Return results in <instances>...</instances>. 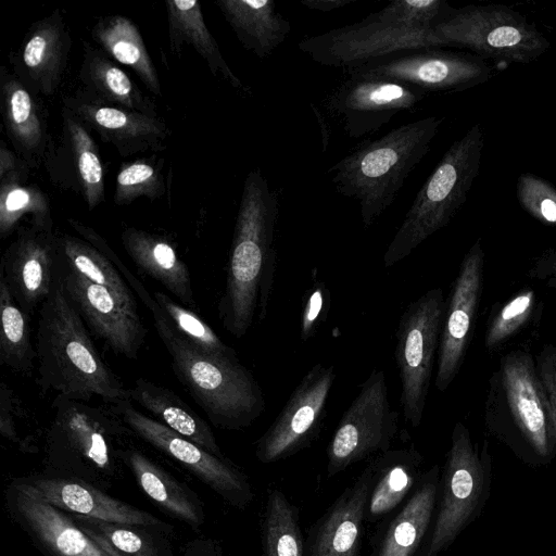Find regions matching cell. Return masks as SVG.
Returning a JSON list of instances; mask_svg holds the SVG:
<instances>
[{
    "mask_svg": "<svg viewBox=\"0 0 556 556\" xmlns=\"http://www.w3.org/2000/svg\"><path fill=\"white\" fill-rule=\"evenodd\" d=\"M52 407L45 440L48 470L109 488L118 478L121 453L135 433L110 405L93 406L56 394Z\"/></svg>",
    "mask_w": 556,
    "mask_h": 556,
    "instance_id": "4",
    "label": "cell"
},
{
    "mask_svg": "<svg viewBox=\"0 0 556 556\" xmlns=\"http://www.w3.org/2000/svg\"><path fill=\"white\" fill-rule=\"evenodd\" d=\"M30 414L20 396L4 381L0 383V434L25 451L22 426L29 425Z\"/></svg>",
    "mask_w": 556,
    "mask_h": 556,
    "instance_id": "46",
    "label": "cell"
},
{
    "mask_svg": "<svg viewBox=\"0 0 556 556\" xmlns=\"http://www.w3.org/2000/svg\"><path fill=\"white\" fill-rule=\"evenodd\" d=\"M517 198L521 207L540 223L556 227V188L530 173L517 180Z\"/></svg>",
    "mask_w": 556,
    "mask_h": 556,
    "instance_id": "45",
    "label": "cell"
},
{
    "mask_svg": "<svg viewBox=\"0 0 556 556\" xmlns=\"http://www.w3.org/2000/svg\"><path fill=\"white\" fill-rule=\"evenodd\" d=\"M443 117L404 124L368 141L328 169L338 193L357 200L365 228L394 202L407 177L430 150Z\"/></svg>",
    "mask_w": 556,
    "mask_h": 556,
    "instance_id": "3",
    "label": "cell"
},
{
    "mask_svg": "<svg viewBox=\"0 0 556 556\" xmlns=\"http://www.w3.org/2000/svg\"><path fill=\"white\" fill-rule=\"evenodd\" d=\"M356 484L349 489L324 517L312 548V556H356L368 501L367 468Z\"/></svg>",
    "mask_w": 556,
    "mask_h": 556,
    "instance_id": "32",
    "label": "cell"
},
{
    "mask_svg": "<svg viewBox=\"0 0 556 556\" xmlns=\"http://www.w3.org/2000/svg\"><path fill=\"white\" fill-rule=\"evenodd\" d=\"M61 261L89 281L116 294L130 311L138 312L136 299L118 268L97 248L72 235L58 236Z\"/></svg>",
    "mask_w": 556,
    "mask_h": 556,
    "instance_id": "36",
    "label": "cell"
},
{
    "mask_svg": "<svg viewBox=\"0 0 556 556\" xmlns=\"http://www.w3.org/2000/svg\"><path fill=\"white\" fill-rule=\"evenodd\" d=\"M443 473V492L427 556L445 549L471 521L484 496L490 469L488 441L482 448L470 431L456 422Z\"/></svg>",
    "mask_w": 556,
    "mask_h": 556,
    "instance_id": "10",
    "label": "cell"
},
{
    "mask_svg": "<svg viewBox=\"0 0 556 556\" xmlns=\"http://www.w3.org/2000/svg\"><path fill=\"white\" fill-rule=\"evenodd\" d=\"M298 46L320 65L349 70L403 51L447 45L433 29L399 28L366 16L362 22L304 38Z\"/></svg>",
    "mask_w": 556,
    "mask_h": 556,
    "instance_id": "12",
    "label": "cell"
},
{
    "mask_svg": "<svg viewBox=\"0 0 556 556\" xmlns=\"http://www.w3.org/2000/svg\"><path fill=\"white\" fill-rule=\"evenodd\" d=\"M483 143V129L477 123L448 148L389 243L383 254L386 267L407 257L459 211L478 176Z\"/></svg>",
    "mask_w": 556,
    "mask_h": 556,
    "instance_id": "7",
    "label": "cell"
},
{
    "mask_svg": "<svg viewBox=\"0 0 556 556\" xmlns=\"http://www.w3.org/2000/svg\"><path fill=\"white\" fill-rule=\"evenodd\" d=\"M91 38L114 61L129 67L154 96H162L160 77L136 24L124 15L100 17Z\"/></svg>",
    "mask_w": 556,
    "mask_h": 556,
    "instance_id": "33",
    "label": "cell"
},
{
    "mask_svg": "<svg viewBox=\"0 0 556 556\" xmlns=\"http://www.w3.org/2000/svg\"><path fill=\"white\" fill-rule=\"evenodd\" d=\"M36 354L42 392L55 391L84 402L99 397L106 405L131 401L129 389L94 346L58 270L38 311Z\"/></svg>",
    "mask_w": 556,
    "mask_h": 556,
    "instance_id": "2",
    "label": "cell"
},
{
    "mask_svg": "<svg viewBox=\"0 0 556 556\" xmlns=\"http://www.w3.org/2000/svg\"><path fill=\"white\" fill-rule=\"evenodd\" d=\"M29 166L21 159L14 150L8 148L5 142L2 140L0 144V178L4 175L26 168Z\"/></svg>",
    "mask_w": 556,
    "mask_h": 556,
    "instance_id": "50",
    "label": "cell"
},
{
    "mask_svg": "<svg viewBox=\"0 0 556 556\" xmlns=\"http://www.w3.org/2000/svg\"><path fill=\"white\" fill-rule=\"evenodd\" d=\"M483 418L489 432L522 456L548 462L556 454L552 409L528 348L501 357L489 379Z\"/></svg>",
    "mask_w": 556,
    "mask_h": 556,
    "instance_id": "6",
    "label": "cell"
},
{
    "mask_svg": "<svg viewBox=\"0 0 556 556\" xmlns=\"http://www.w3.org/2000/svg\"><path fill=\"white\" fill-rule=\"evenodd\" d=\"M484 251L477 239L465 254L446 301L434 386L445 392L471 342L483 290Z\"/></svg>",
    "mask_w": 556,
    "mask_h": 556,
    "instance_id": "17",
    "label": "cell"
},
{
    "mask_svg": "<svg viewBox=\"0 0 556 556\" xmlns=\"http://www.w3.org/2000/svg\"><path fill=\"white\" fill-rule=\"evenodd\" d=\"M435 491L430 479L415 492L390 525L378 556H413L429 526Z\"/></svg>",
    "mask_w": 556,
    "mask_h": 556,
    "instance_id": "37",
    "label": "cell"
},
{
    "mask_svg": "<svg viewBox=\"0 0 556 556\" xmlns=\"http://www.w3.org/2000/svg\"><path fill=\"white\" fill-rule=\"evenodd\" d=\"M445 305L442 289L433 288L409 303L399 320L394 356L401 379L400 403L404 420L413 428L422 421Z\"/></svg>",
    "mask_w": 556,
    "mask_h": 556,
    "instance_id": "9",
    "label": "cell"
},
{
    "mask_svg": "<svg viewBox=\"0 0 556 556\" xmlns=\"http://www.w3.org/2000/svg\"><path fill=\"white\" fill-rule=\"evenodd\" d=\"M433 30L447 46L467 48L483 60L527 64L549 48L533 23L501 4L453 9Z\"/></svg>",
    "mask_w": 556,
    "mask_h": 556,
    "instance_id": "8",
    "label": "cell"
},
{
    "mask_svg": "<svg viewBox=\"0 0 556 556\" xmlns=\"http://www.w3.org/2000/svg\"><path fill=\"white\" fill-rule=\"evenodd\" d=\"M355 0H301V4L316 11L330 12L344 8Z\"/></svg>",
    "mask_w": 556,
    "mask_h": 556,
    "instance_id": "52",
    "label": "cell"
},
{
    "mask_svg": "<svg viewBox=\"0 0 556 556\" xmlns=\"http://www.w3.org/2000/svg\"><path fill=\"white\" fill-rule=\"evenodd\" d=\"M452 10L442 0H395L368 16L399 28L432 30Z\"/></svg>",
    "mask_w": 556,
    "mask_h": 556,
    "instance_id": "44",
    "label": "cell"
},
{
    "mask_svg": "<svg viewBox=\"0 0 556 556\" xmlns=\"http://www.w3.org/2000/svg\"><path fill=\"white\" fill-rule=\"evenodd\" d=\"M56 270L68 298L93 333L116 354L136 359L147 336L138 312L128 309L110 289L74 271L60 255Z\"/></svg>",
    "mask_w": 556,
    "mask_h": 556,
    "instance_id": "20",
    "label": "cell"
},
{
    "mask_svg": "<svg viewBox=\"0 0 556 556\" xmlns=\"http://www.w3.org/2000/svg\"><path fill=\"white\" fill-rule=\"evenodd\" d=\"M184 556H220V554L213 541L197 539L187 544Z\"/></svg>",
    "mask_w": 556,
    "mask_h": 556,
    "instance_id": "51",
    "label": "cell"
},
{
    "mask_svg": "<svg viewBox=\"0 0 556 556\" xmlns=\"http://www.w3.org/2000/svg\"><path fill=\"white\" fill-rule=\"evenodd\" d=\"M421 456L414 448L387 451L375 463L380 476L371 492L369 513L381 516L405 497L417 478Z\"/></svg>",
    "mask_w": 556,
    "mask_h": 556,
    "instance_id": "38",
    "label": "cell"
},
{
    "mask_svg": "<svg viewBox=\"0 0 556 556\" xmlns=\"http://www.w3.org/2000/svg\"><path fill=\"white\" fill-rule=\"evenodd\" d=\"M0 109L14 152L30 169L38 168L52 140L46 113L37 97L5 66L0 70Z\"/></svg>",
    "mask_w": 556,
    "mask_h": 556,
    "instance_id": "25",
    "label": "cell"
},
{
    "mask_svg": "<svg viewBox=\"0 0 556 556\" xmlns=\"http://www.w3.org/2000/svg\"><path fill=\"white\" fill-rule=\"evenodd\" d=\"M53 506L89 518L155 527L173 533L174 527L152 514L116 500L81 479L56 473L23 477Z\"/></svg>",
    "mask_w": 556,
    "mask_h": 556,
    "instance_id": "24",
    "label": "cell"
},
{
    "mask_svg": "<svg viewBox=\"0 0 556 556\" xmlns=\"http://www.w3.org/2000/svg\"><path fill=\"white\" fill-rule=\"evenodd\" d=\"M5 509L33 544L46 556H110L73 520L50 504L23 478L4 491Z\"/></svg>",
    "mask_w": 556,
    "mask_h": 556,
    "instance_id": "18",
    "label": "cell"
},
{
    "mask_svg": "<svg viewBox=\"0 0 556 556\" xmlns=\"http://www.w3.org/2000/svg\"><path fill=\"white\" fill-rule=\"evenodd\" d=\"M539 300L534 289L527 287L494 305L484 332V346L489 353L503 349L539 316Z\"/></svg>",
    "mask_w": 556,
    "mask_h": 556,
    "instance_id": "40",
    "label": "cell"
},
{
    "mask_svg": "<svg viewBox=\"0 0 556 556\" xmlns=\"http://www.w3.org/2000/svg\"><path fill=\"white\" fill-rule=\"evenodd\" d=\"M278 213V198L267 179L258 168L250 170L242 188L226 286L218 303L224 329L237 339L267 315L277 264Z\"/></svg>",
    "mask_w": 556,
    "mask_h": 556,
    "instance_id": "1",
    "label": "cell"
},
{
    "mask_svg": "<svg viewBox=\"0 0 556 556\" xmlns=\"http://www.w3.org/2000/svg\"><path fill=\"white\" fill-rule=\"evenodd\" d=\"M164 159L155 154L121 164L113 194L116 205H127L144 197L151 201L165 193Z\"/></svg>",
    "mask_w": 556,
    "mask_h": 556,
    "instance_id": "42",
    "label": "cell"
},
{
    "mask_svg": "<svg viewBox=\"0 0 556 556\" xmlns=\"http://www.w3.org/2000/svg\"><path fill=\"white\" fill-rule=\"evenodd\" d=\"M263 534L265 556H303L296 513L278 490L268 496Z\"/></svg>",
    "mask_w": 556,
    "mask_h": 556,
    "instance_id": "43",
    "label": "cell"
},
{
    "mask_svg": "<svg viewBox=\"0 0 556 556\" xmlns=\"http://www.w3.org/2000/svg\"><path fill=\"white\" fill-rule=\"evenodd\" d=\"M131 431L173 458L229 504L244 507L252 498L245 476L226 457H218L137 410L131 401L110 405Z\"/></svg>",
    "mask_w": 556,
    "mask_h": 556,
    "instance_id": "14",
    "label": "cell"
},
{
    "mask_svg": "<svg viewBox=\"0 0 556 556\" xmlns=\"http://www.w3.org/2000/svg\"><path fill=\"white\" fill-rule=\"evenodd\" d=\"M59 261L58 236L23 225L1 258L2 278L13 299L29 316L49 296Z\"/></svg>",
    "mask_w": 556,
    "mask_h": 556,
    "instance_id": "21",
    "label": "cell"
},
{
    "mask_svg": "<svg viewBox=\"0 0 556 556\" xmlns=\"http://www.w3.org/2000/svg\"><path fill=\"white\" fill-rule=\"evenodd\" d=\"M527 275L531 279L543 281L556 275V248L548 249L535 257Z\"/></svg>",
    "mask_w": 556,
    "mask_h": 556,
    "instance_id": "49",
    "label": "cell"
},
{
    "mask_svg": "<svg viewBox=\"0 0 556 556\" xmlns=\"http://www.w3.org/2000/svg\"><path fill=\"white\" fill-rule=\"evenodd\" d=\"M383 370L374 369L343 413L327 447L328 472L336 475L372 453L387 452L399 430Z\"/></svg>",
    "mask_w": 556,
    "mask_h": 556,
    "instance_id": "11",
    "label": "cell"
},
{
    "mask_svg": "<svg viewBox=\"0 0 556 556\" xmlns=\"http://www.w3.org/2000/svg\"><path fill=\"white\" fill-rule=\"evenodd\" d=\"M61 129L51 140L42 166L52 185L80 197L89 211L104 200L105 173L99 148L90 130L62 106Z\"/></svg>",
    "mask_w": 556,
    "mask_h": 556,
    "instance_id": "19",
    "label": "cell"
},
{
    "mask_svg": "<svg viewBox=\"0 0 556 556\" xmlns=\"http://www.w3.org/2000/svg\"><path fill=\"white\" fill-rule=\"evenodd\" d=\"M72 36L60 10L35 22L10 55L12 73L36 97H53L63 79Z\"/></svg>",
    "mask_w": 556,
    "mask_h": 556,
    "instance_id": "23",
    "label": "cell"
},
{
    "mask_svg": "<svg viewBox=\"0 0 556 556\" xmlns=\"http://www.w3.org/2000/svg\"><path fill=\"white\" fill-rule=\"evenodd\" d=\"M121 239L139 269L160 282L182 305L197 309L190 271L170 240L135 227L125 228Z\"/></svg>",
    "mask_w": 556,
    "mask_h": 556,
    "instance_id": "26",
    "label": "cell"
},
{
    "mask_svg": "<svg viewBox=\"0 0 556 556\" xmlns=\"http://www.w3.org/2000/svg\"><path fill=\"white\" fill-rule=\"evenodd\" d=\"M153 298L177 333L194 349L219 358L237 357L236 351L195 311L178 303L163 291H155Z\"/></svg>",
    "mask_w": 556,
    "mask_h": 556,
    "instance_id": "41",
    "label": "cell"
},
{
    "mask_svg": "<svg viewBox=\"0 0 556 556\" xmlns=\"http://www.w3.org/2000/svg\"><path fill=\"white\" fill-rule=\"evenodd\" d=\"M70 515L110 556H175L170 533L159 528Z\"/></svg>",
    "mask_w": 556,
    "mask_h": 556,
    "instance_id": "35",
    "label": "cell"
},
{
    "mask_svg": "<svg viewBox=\"0 0 556 556\" xmlns=\"http://www.w3.org/2000/svg\"><path fill=\"white\" fill-rule=\"evenodd\" d=\"M0 362L8 368L29 374L37 357L30 341L29 315L13 299L0 278Z\"/></svg>",
    "mask_w": 556,
    "mask_h": 556,
    "instance_id": "39",
    "label": "cell"
},
{
    "mask_svg": "<svg viewBox=\"0 0 556 556\" xmlns=\"http://www.w3.org/2000/svg\"><path fill=\"white\" fill-rule=\"evenodd\" d=\"M544 281H545V285H546L548 288H551V289L555 290V292H556V275L548 277V278H547L546 280H544Z\"/></svg>",
    "mask_w": 556,
    "mask_h": 556,
    "instance_id": "53",
    "label": "cell"
},
{
    "mask_svg": "<svg viewBox=\"0 0 556 556\" xmlns=\"http://www.w3.org/2000/svg\"><path fill=\"white\" fill-rule=\"evenodd\" d=\"M215 4L241 45L260 59L271 54L291 30L271 0H216Z\"/></svg>",
    "mask_w": 556,
    "mask_h": 556,
    "instance_id": "29",
    "label": "cell"
},
{
    "mask_svg": "<svg viewBox=\"0 0 556 556\" xmlns=\"http://www.w3.org/2000/svg\"><path fill=\"white\" fill-rule=\"evenodd\" d=\"M30 168L9 173L0 178V237L5 239L23 220L37 229L53 232L51 204L46 192L28 180Z\"/></svg>",
    "mask_w": 556,
    "mask_h": 556,
    "instance_id": "34",
    "label": "cell"
},
{
    "mask_svg": "<svg viewBox=\"0 0 556 556\" xmlns=\"http://www.w3.org/2000/svg\"><path fill=\"white\" fill-rule=\"evenodd\" d=\"M344 71L346 75L400 81L427 93L463 91L492 76V67L482 58L439 48L403 51Z\"/></svg>",
    "mask_w": 556,
    "mask_h": 556,
    "instance_id": "13",
    "label": "cell"
},
{
    "mask_svg": "<svg viewBox=\"0 0 556 556\" xmlns=\"http://www.w3.org/2000/svg\"><path fill=\"white\" fill-rule=\"evenodd\" d=\"M333 365H314L295 387L283 408L258 439L255 455L268 464L291 456L316 438L327 416L336 381Z\"/></svg>",
    "mask_w": 556,
    "mask_h": 556,
    "instance_id": "16",
    "label": "cell"
},
{
    "mask_svg": "<svg viewBox=\"0 0 556 556\" xmlns=\"http://www.w3.org/2000/svg\"><path fill=\"white\" fill-rule=\"evenodd\" d=\"M62 103L121 156L159 152L167 147L172 132L159 116L94 101L78 89L63 96Z\"/></svg>",
    "mask_w": 556,
    "mask_h": 556,
    "instance_id": "22",
    "label": "cell"
},
{
    "mask_svg": "<svg viewBox=\"0 0 556 556\" xmlns=\"http://www.w3.org/2000/svg\"><path fill=\"white\" fill-rule=\"evenodd\" d=\"M129 392L131 402L138 403L153 419L207 452L225 458L208 424L172 390L137 378Z\"/></svg>",
    "mask_w": 556,
    "mask_h": 556,
    "instance_id": "30",
    "label": "cell"
},
{
    "mask_svg": "<svg viewBox=\"0 0 556 556\" xmlns=\"http://www.w3.org/2000/svg\"><path fill=\"white\" fill-rule=\"evenodd\" d=\"M534 358L556 427V344H544Z\"/></svg>",
    "mask_w": 556,
    "mask_h": 556,
    "instance_id": "48",
    "label": "cell"
},
{
    "mask_svg": "<svg viewBox=\"0 0 556 556\" xmlns=\"http://www.w3.org/2000/svg\"><path fill=\"white\" fill-rule=\"evenodd\" d=\"M121 458L139 488L156 506L193 531H200L204 523V508L193 490L135 447L124 448Z\"/></svg>",
    "mask_w": 556,
    "mask_h": 556,
    "instance_id": "27",
    "label": "cell"
},
{
    "mask_svg": "<svg viewBox=\"0 0 556 556\" xmlns=\"http://www.w3.org/2000/svg\"><path fill=\"white\" fill-rule=\"evenodd\" d=\"M426 96L400 81L348 75L327 94L324 105L349 138L361 139L377 132L396 114L413 110Z\"/></svg>",
    "mask_w": 556,
    "mask_h": 556,
    "instance_id": "15",
    "label": "cell"
},
{
    "mask_svg": "<svg viewBox=\"0 0 556 556\" xmlns=\"http://www.w3.org/2000/svg\"><path fill=\"white\" fill-rule=\"evenodd\" d=\"M151 314L175 375L210 421L225 430H243L256 421L265 410V399L238 357L202 353L177 333L160 306Z\"/></svg>",
    "mask_w": 556,
    "mask_h": 556,
    "instance_id": "5",
    "label": "cell"
},
{
    "mask_svg": "<svg viewBox=\"0 0 556 556\" xmlns=\"http://www.w3.org/2000/svg\"><path fill=\"white\" fill-rule=\"evenodd\" d=\"M78 90L89 99L126 110L159 116L152 99L99 47L83 41Z\"/></svg>",
    "mask_w": 556,
    "mask_h": 556,
    "instance_id": "28",
    "label": "cell"
},
{
    "mask_svg": "<svg viewBox=\"0 0 556 556\" xmlns=\"http://www.w3.org/2000/svg\"><path fill=\"white\" fill-rule=\"evenodd\" d=\"M331 295L327 285L315 278L303 296V307L300 317V338L307 341L327 319Z\"/></svg>",
    "mask_w": 556,
    "mask_h": 556,
    "instance_id": "47",
    "label": "cell"
},
{
    "mask_svg": "<svg viewBox=\"0 0 556 556\" xmlns=\"http://www.w3.org/2000/svg\"><path fill=\"white\" fill-rule=\"evenodd\" d=\"M165 7L172 53H180L184 45L191 46L206 62L214 76H222L233 88L250 93V89L235 75L224 59L217 41L204 22L201 4L194 0H167Z\"/></svg>",
    "mask_w": 556,
    "mask_h": 556,
    "instance_id": "31",
    "label": "cell"
}]
</instances>
